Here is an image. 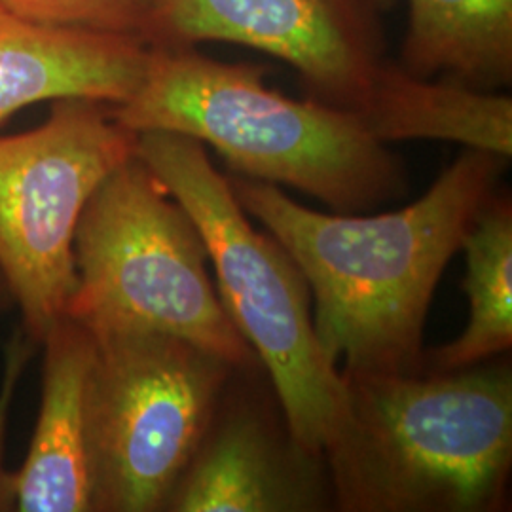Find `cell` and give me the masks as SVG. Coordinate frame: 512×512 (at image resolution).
<instances>
[{
    "label": "cell",
    "mask_w": 512,
    "mask_h": 512,
    "mask_svg": "<svg viewBox=\"0 0 512 512\" xmlns=\"http://www.w3.org/2000/svg\"><path fill=\"white\" fill-rule=\"evenodd\" d=\"M37 342L19 325L12 332L6 348H4V361H2V376H0V512L14 511L16 492H14V471H8L4 465V452H6V435L10 412L16 401L19 382L29 365Z\"/></svg>",
    "instance_id": "16"
},
{
    "label": "cell",
    "mask_w": 512,
    "mask_h": 512,
    "mask_svg": "<svg viewBox=\"0 0 512 512\" xmlns=\"http://www.w3.org/2000/svg\"><path fill=\"white\" fill-rule=\"evenodd\" d=\"M207 262L196 222L131 156L82 211L76 287L65 315L88 330H160L245 368L255 351L224 310Z\"/></svg>",
    "instance_id": "5"
},
{
    "label": "cell",
    "mask_w": 512,
    "mask_h": 512,
    "mask_svg": "<svg viewBox=\"0 0 512 512\" xmlns=\"http://www.w3.org/2000/svg\"><path fill=\"white\" fill-rule=\"evenodd\" d=\"M110 112L133 133L196 139L236 175L291 186L334 213H366L406 192L403 165L357 114L277 92L260 65L150 48L137 90Z\"/></svg>",
    "instance_id": "2"
},
{
    "label": "cell",
    "mask_w": 512,
    "mask_h": 512,
    "mask_svg": "<svg viewBox=\"0 0 512 512\" xmlns=\"http://www.w3.org/2000/svg\"><path fill=\"white\" fill-rule=\"evenodd\" d=\"M461 249L467 256L463 291L467 329L431 355V372L480 366L512 346V209L495 194L478 213Z\"/></svg>",
    "instance_id": "14"
},
{
    "label": "cell",
    "mask_w": 512,
    "mask_h": 512,
    "mask_svg": "<svg viewBox=\"0 0 512 512\" xmlns=\"http://www.w3.org/2000/svg\"><path fill=\"white\" fill-rule=\"evenodd\" d=\"M346 416L323 459L353 512H475L511 469L507 366L342 376Z\"/></svg>",
    "instance_id": "3"
},
{
    "label": "cell",
    "mask_w": 512,
    "mask_h": 512,
    "mask_svg": "<svg viewBox=\"0 0 512 512\" xmlns=\"http://www.w3.org/2000/svg\"><path fill=\"white\" fill-rule=\"evenodd\" d=\"M505 160L465 148L420 200L374 217L319 213L241 175L228 183L300 268L319 346L340 376L416 374L440 275L497 194Z\"/></svg>",
    "instance_id": "1"
},
{
    "label": "cell",
    "mask_w": 512,
    "mask_h": 512,
    "mask_svg": "<svg viewBox=\"0 0 512 512\" xmlns=\"http://www.w3.org/2000/svg\"><path fill=\"white\" fill-rule=\"evenodd\" d=\"M401 65L497 92L512 80V0H408Z\"/></svg>",
    "instance_id": "13"
},
{
    "label": "cell",
    "mask_w": 512,
    "mask_h": 512,
    "mask_svg": "<svg viewBox=\"0 0 512 512\" xmlns=\"http://www.w3.org/2000/svg\"><path fill=\"white\" fill-rule=\"evenodd\" d=\"M296 444L281 448L247 410L211 421L198 452L175 486L165 511H310L319 503L306 473L319 458Z\"/></svg>",
    "instance_id": "11"
},
{
    "label": "cell",
    "mask_w": 512,
    "mask_h": 512,
    "mask_svg": "<svg viewBox=\"0 0 512 512\" xmlns=\"http://www.w3.org/2000/svg\"><path fill=\"white\" fill-rule=\"evenodd\" d=\"M366 128L382 143L450 141L511 158L512 99L450 80L385 67Z\"/></svg>",
    "instance_id": "12"
},
{
    "label": "cell",
    "mask_w": 512,
    "mask_h": 512,
    "mask_svg": "<svg viewBox=\"0 0 512 512\" xmlns=\"http://www.w3.org/2000/svg\"><path fill=\"white\" fill-rule=\"evenodd\" d=\"M33 25L137 38L147 44L148 31L160 0H0ZM148 46V44H147Z\"/></svg>",
    "instance_id": "15"
},
{
    "label": "cell",
    "mask_w": 512,
    "mask_h": 512,
    "mask_svg": "<svg viewBox=\"0 0 512 512\" xmlns=\"http://www.w3.org/2000/svg\"><path fill=\"white\" fill-rule=\"evenodd\" d=\"M10 302H12V294H10V289H8V285H6L4 275L0 272V310H2L6 304H10Z\"/></svg>",
    "instance_id": "17"
},
{
    "label": "cell",
    "mask_w": 512,
    "mask_h": 512,
    "mask_svg": "<svg viewBox=\"0 0 512 512\" xmlns=\"http://www.w3.org/2000/svg\"><path fill=\"white\" fill-rule=\"evenodd\" d=\"M385 10L384 0H160L147 44L253 48L291 65L313 101L366 122L389 65Z\"/></svg>",
    "instance_id": "8"
},
{
    "label": "cell",
    "mask_w": 512,
    "mask_h": 512,
    "mask_svg": "<svg viewBox=\"0 0 512 512\" xmlns=\"http://www.w3.org/2000/svg\"><path fill=\"white\" fill-rule=\"evenodd\" d=\"M40 344V408L27 456L14 471V511L93 512L88 446L92 332L63 315Z\"/></svg>",
    "instance_id": "9"
},
{
    "label": "cell",
    "mask_w": 512,
    "mask_h": 512,
    "mask_svg": "<svg viewBox=\"0 0 512 512\" xmlns=\"http://www.w3.org/2000/svg\"><path fill=\"white\" fill-rule=\"evenodd\" d=\"M90 332L93 512L165 511L234 366L160 330Z\"/></svg>",
    "instance_id": "6"
},
{
    "label": "cell",
    "mask_w": 512,
    "mask_h": 512,
    "mask_svg": "<svg viewBox=\"0 0 512 512\" xmlns=\"http://www.w3.org/2000/svg\"><path fill=\"white\" fill-rule=\"evenodd\" d=\"M135 143L137 133L114 120L110 105L76 97L52 101L37 128L0 135V272L38 346L76 287L82 211L135 156Z\"/></svg>",
    "instance_id": "7"
},
{
    "label": "cell",
    "mask_w": 512,
    "mask_h": 512,
    "mask_svg": "<svg viewBox=\"0 0 512 512\" xmlns=\"http://www.w3.org/2000/svg\"><path fill=\"white\" fill-rule=\"evenodd\" d=\"M135 156L181 203L202 234L230 321L270 372L289 437L323 458L346 416V384L319 346L310 287L291 255L258 234L205 145L167 133H137Z\"/></svg>",
    "instance_id": "4"
},
{
    "label": "cell",
    "mask_w": 512,
    "mask_h": 512,
    "mask_svg": "<svg viewBox=\"0 0 512 512\" xmlns=\"http://www.w3.org/2000/svg\"><path fill=\"white\" fill-rule=\"evenodd\" d=\"M148 52L137 38L38 27L0 2V124L57 99L120 105L137 90Z\"/></svg>",
    "instance_id": "10"
},
{
    "label": "cell",
    "mask_w": 512,
    "mask_h": 512,
    "mask_svg": "<svg viewBox=\"0 0 512 512\" xmlns=\"http://www.w3.org/2000/svg\"><path fill=\"white\" fill-rule=\"evenodd\" d=\"M395 2H397V0H384L385 8L389 10V8H391Z\"/></svg>",
    "instance_id": "18"
}]
</instances>
